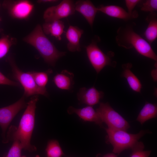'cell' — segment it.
I'll list each match as a JSON object with an SVG mask.
<instances>
[{
    "mask_svg": "<svg viewBox=\"0 0 157 157\" xmlns=\"http://www.w3.org/2000/svg\"><path fill=\"white\" fill-rule=\"evenodd\" d=\"M144 145L142 142H138L131 149L132 152L130 157H149L151 151H144Z\"/></svg>",
    "mask_w": 157,
    "mask_h": 157,
    "instance_id": "obj_24",
    "label": "cell"
},
{
    "mask_svg": "<svg viewBox=\"0 0 157 157\" xmlns=\"http://www.w3.org/2000/svg\"><path fill=\"white\" fill-rule=\"evenodd\" d=\"M2 5L13 18L19 20L26 19L33 12L34 6L27 0H5Z\"/></svg>",
    "mask_w": 157,
    "mask_h": 157,
    "instance_id": "obj_8",
    "label": "cell"
},
{
    "mask_svg": "<svg viewBox=\"0 0 157 157\" xmlns=\"http://www.w3.org/2000/svg\"><path fill=\"white\" fill-rule=\"evenodd\" d=\"M157 17L155 12L150 13L146 20L148 23L144 35L146 40L151 44L157 37Z\"/></svg>",
    "mask_w": 157,
    "mask_h": 157,
    "instance_id": "obj_18",
    "label": "cell"
},
{
    "mask_svg": "<svg viewBox=\"0 0 157 157\" xmlns=\"http://www.w3.org/2000/svg\"><path fill=\"white\" fill-rule=\"evenodd\" d=\"M104 129L107 134L106 142L113 146V153L118 155L125 150L131 149L144 135L151 133L147 130H141L138 133L134 134L122 130Z\"/></svg>",
    "mask_w": 157,
    "mask_h": 157,
    "instance_id": "obj_4",
    "label": "cell"
},
{
    "mask_svg": "<svg viewBox=\"0 0 157 157\" xmlns=\"http://www.w3.org/2000/svg\"><path fill=\"white\" fill-rule=\"evenodd\" d=\"M25 98L23 96L14 104L0 108V126L2 131L4 143H6L5 133L9 125L17 114L26 106Z\"/></svg>",
    "mask_w": 157,
    "mask_h": 157,
    "instance_id": "obj_10",
    "label": "cell"
},
{
    "mask_svg": "<svg viewBox=\"0 0 157 157\" xmlns=\"http://www.w3.org/2000/svg\"><path fill=\"white\" fill-rule=\"evenodd\" d=\"M103 157H117V155L114 153H108L104 155Z\"/></svg>",
    "mask_w": 157,
    "mask_h": 157,
    "instance_id": "obj_31",
    "label": "cell"
},
{
    "mask_svg": "<svg viewBox=\"0 0 157 157\" xmlns=\"http://www.w3.org/2000/svg\"><path fill=\"white\" fill-rule=\"evenodd\" d=\"M0 6H1V4H0Z\"/></svg>",
    "mask_w": 157,
    "mask_h": 157,
    "instance_id": "obj_34",
    "label": "cell"
},
{
    "mask_svg": "<svg viewBox=\"0 0 157 157\" xmlns=\"http://www.w3.org/2000/svg\"><path fill=\"white\" fill-rule=\"evenodd\" d=\"M142 1L140 0H126L125 2L128 10V12L131 13L135 6L139 3Z\"/></svg>",
    "mask_w": 157,
    "mask_h": 157,
    "instance_id": "obj_28",
    "label": "cell"
},
{
    "mask_svg": "<svg viewBox=\"0 0 157 157\" xmlns=\"http://www.w3.org/2000/svg\"><path fill=\"white\" fill-rule=\"evenodd\" d=\"M75 9L83 15L92 27L98 12L97 8L90 1L78 0L75 3Z\"/></svg>",
    "mask_w": 157,
    "mask_h": 157,
    "instance_id": "obj_14",
    "label": "cell"
},
{
    "mask_svg": "<svg viewBox=\"0 0 157 157\" xmlns=\"http://www.w3.org/2000/svg\"><path fill=\"white\" fill-rule=\"evenodd\" d=\"M102 122L108 128L126 131L130 127L128 122L116 111L108 103H100L96 109Z\"/></svg>",
    "mask_w": 157,
    "mask_h": 157,
    "instance_id": "obj_6",
    "label": "cell"
},
{
    "mask_svg": "<svg viewBox=\"0 0 157 157\" xmlns=\"http://www.w3.org/2000/svg\"><path fill=\"white\" fill-rule=\"evenodd\" d=\"M17 43L16 39L8 35L0 38V59L5 57L11 47Z\"/></svg>",
    "mask_w": 157,
    "mask_h": 157,
    "instance_id": "obj_21",
    "label": "cell"
},
{
    "mask_svg": "<svg viewBox=\"0 0 157 157\" xmlns=\"http://www.w3.org/2000/svg\"><path fill=\"white\" fill-rule=\"evenodd\" d=\"M103 96L102 92L99 91L94 87L81 88L77 94L78 99L81 103L91 106L99 103Z\"/></svg>",
    "mask_w": 157,
    "mask_h": 157,
    "instance_id": "obj_12",
    "label": "cell"
},
{
    "mask_svg": "<svg viewBox=\"0 0 157 157\" xmlns=\"http://www.w3.org/2000/svg\"><path fill=\"white\" fill-rule=\"evenodd\" d=\"M97 8L98 11L101 12L110 17L128 21L137 18L139 16L138 12L134 10L129 13L122 8L116 5H101Z\"/></svg>",
    "mask_w": 157,
    "mask_h": 157,
    "instance_id": "obj_11",
    "label": "cell"
},
{
    "mask_svg": "<svg viewBox=\"0 0 157 157\" xmlns=\"http://www.w3.org/2000/svg\"><path fill=\"white\" fill-rule=\"evenodd\" d=\"M75 11L73 1L64 0L58 4L47 8L44 12L43 17L45 22H49L73 15Z\"/></svg>",
    "mask_w": 157,
    "mask_h": 157,
    "instance_id": "obj_9",
    "label": "cell"
},
{
    "mask_svg": "<svg viewBox=\"0 0 157 157\" xmlns=\"http://www.w3.org/2000/svg\"><path fill=\"white\" fill-rule=\"evenodd\" d=\"M25 42L34 47L38 52L44 61L54 66L57 61L64 56L66 52L58 51L47 38L42 27L37 25L33 31L23 39Z\"/></svg>",
    "mask_w": 157,
    "mask_h": 157,
    "instance_id": "obj_3",
    "label": "cell"
},
{
    "mask_svg": "<svg viewBox=\"0 0 157 157\" xmlns=\"http://www.w3.org/2000/svg\"><path fill=\"white\" fill-rule=\"evenodd\" d=\"M151 75L154 81H156L157 80V68L152 71Z\"/></svg>",
    "mask_w": 157,
    "mask_h": 157,
    "instance_id": "obj_30",
    "label": "cell"
},
{
    "mask_svg": "<svg viewBox=\"0 0 157 157\" xmlns=\"http://www.w3.org/2000/svg\"><path fill=\"white\" fill-rule=\"evenodd\" d=\"M13 143L8 153L4 157H22L21 152L23 147L18 140L13 141Z\"/></svg>",
    "mask_w": 157,
    "mask_h": 157,
    "instance_id": "obj_25",
    "label": "cell"
},
{
    "mask_svg": "<svg viewBox=\"0 0 157 157\" xmlns=\"http://www.w3.org/2000/svg\"><path fill=\"white\" fill-rule=\"evenodd\" d=\"M51 70L46 72H31L36 84L41 88H46L48 81V76L52 72Z\"/></svg>",
    "mask_w": 157,
    "mask_h": 157,
    "instance_id": "obj_23",
    "label": "cell"
},
{
    "mask_svg": "<svg viewBox=\"0 0 157 157\" xmlns=\"http://www.w3.org/2000/svg\"><path fill=\"white\" fill-rule=\"evenodd\" d=\"M157 116L156 105L146 102L138 115L136 120L142 125L146 121L156 118Z\"/></svg>",
    "mask_w": 157,
    "mask_h": 157,
    "instance_id": "obj_20",
    "label": "cell"
},
{
    "mask_svg": "<svg viewBox=\"0 0 157 157\" xmlns=\"http://www.w3.org/2000/svg\"><path fill=\"white\" fill-rule=\"evenodd\" d=\"M67 111L69 114H76L84 121L93 122L100 126H103V122L98 114L92 106H88L79 109L70 106Z\"/></svg>",
    "mask_w": 157,
    "mask_h": 157,
    "instance_id": "obj_13",
    "label": "cell"
},
{
    "mask_svg": "<svg viewBox=\"0 0 157 157\" xmlns=\"http://www.w3.org/2000/svg\"><path fill=\"white\" fill-rule=\"evenodd\" d=\"M58 1L56 0H37V2L39 3H55Z\"/></svg>",
    "mask_w": 157,
    "mask_h": 157,
    "instance_id": "obj_29",
    "label": "cell"
},
{
    "mask_svg": "<svg viewBox=\"0 0 157 157\" xmlns=\"http://www.w3.org/2000/svg\"><path fill=\"white\" fill-rule=\"evenodd\" d=\"M93 39L86 47L88 58L92 67L98 74L106 66H114L115 62L112 61L110 53L108 55L104 53L98 47L97 43L99 40L98 37Z\"/></svg>",
    "mask_w": 157,
    "mask_h": 157,
    "instance_id": "obj_7",
    "label": "cell"
},
{
    "mask_svg": "<svg viewBox=\"0 0 157 157\" xmlns=\"http://www.w3.org/2000/svg\"><path fill=\"white\" fill-rule=\"evenodd\" d=\"M132 64L129 63L122 65L123 69L122 76L126 79L130 87L134 91L140 92L142 87V84L138 78L131 70Z\"/></svg>",
    "mask_w": 157,
    "mask_h": 157,
    "instance_id": "obj_19",
    "label": "cell"
},
{
    "mask_svg": "<svg viewBox=\"0 0 157 157\" xmlns=\"http://www.w3.org/2000/svg\"><path fill=\"white\" fill-rule=\"evenodd\" d=\"M64 22L60 20L45 22L42 27L45 34L50 35L59 40H61V36L64 32Z\"/></svg>",
    "mask_w": 157,
    "mask_h": 157,
    "instance_id": "obj_17",
    "label": "cell"
},
{
    "mask_svg": "<svg viewBox=\"0 0 157 157\" xmlns=\"http://www.w3.org/2000/svg\"><path fill=\"white\" fill-rule=\"evenodd\" d=\"M22 157H26L25 156H22ZM35 157H40V156L38 155H36Z\"/></svg>",
    "mask_w": 157,
    "mask_h": 157,
    "instance_id": "obj_32",
    "label": "cell"
},
{
    "mask_svg": "<svg viewBox=\"0 0 157 157\" xmlns=\"http://www.w3.org/2000/svg\"><path fill=\"white\" fill-rule=\"evenodd\" d=\"M83 32V30L77 26H69L66 33L68 41L67 49L69 51L74 52L81 51L80 40Z\"/></svg>",
    "mask_w": 157,
    "mask_h": 157,
    "instance_id": "obj_15",
    "label": "cell"
},
{
    "mask_svg": "<svg viewBox=\"0 0 157 157\" xmlns=\"http://www.w3.org/2000/svg\"><path fill=\"white\" fill-rule=\"evenodd\" d=\"M135 25L133 22L120 27L115 37L117 44L126 49L134 48L141 55L156 62L157 56L151 44L134 31Z\"/></svg>",
    "mask_w": 157,
    "mask_h": 157,
    "instance_id": "obj_2",
    "label": "cell"
},
{
    "mask_svg": "<svg viewBox=\"0 0 157 157\" xmlns=\"http://www.w3.org/2000/svg\"><path fill=\"white\" fill-rule=\"evenodd\" d=\"M1 18L0 17V22L1 21Z\"/></svg>",
    "mask_w": 157,
    "mask_h": 157,
    "instance_id": "obj_33",
    "label": "cell"
},
{
    "mask_svg": "<svg viewBox=\"0 0 157 157\" xmlns=\"http://www.w3.org/2000/svg\"><path fill=\"white\" fill-rule=\"evenodd\" d=\"M46 157H62L64 154L58 141L49 140L46 149Z\"/></svg>",
    "mask_w": 157,
    "mask_h": 157,
    "instance_id": "obj_22",
    "label": "cell"
},
{
    "mask_svg": "<svg viewBox=\"0 0 157 157\" xmlns=\"http://www.w3.org/2000/svg\"><path fill=\"white\" fill-rule=\"evenodd\" d=\"M141 10L143 11L152 13L157 10V0H147L140 5Z\"/></svg>",
    "mask_w": 157,
    "mask_h": 157,
    "instance_id": "obj_26",
    "label": "cell"
},
{
    "mask_svg": "<svg viewBox=\"0 0 157 157\" xmlns=\"http://www.w3.org/2000/svg\"><path fill=\"white\" fill-rule=\"evenodd\" d=\"M0 85L19 86L20 84L18 82L12 81L0 72Z\"/></svg>",
    "mask_w": 157,
    "mask_h": 157,
    "instance_id": "obj_27",
    "label": "cell"
},
{
    "mask_svg": "<svg viewBox=\"0 0 157 157\" xmlns=\"http://www.w3.org/2000/svg\"><path fill=\"white\" fill-rule=\"evenodd\" d=\"M38 100V95L33 96L27 103L19 126H11L7 133L6 143L9 140H18L23 149L29 151H36V148L31 144L35 125L36 105Z\"/></svg>",
    "mask_w": 157,
    "mask_h": 157,
    "instance_id": "obj_1",
    "label": "cell"
},
{
    "mask_svg": "<svg viewBox=\"0 0 157 157\" xmlns=\"http://www.w3.org/2000/svg\"><path fill=\"white\" fill-rule=\"evenodd\" d=\"M74 77L73 73L66 70H64L54 76L53 81L58 88L69 90L72 88L74 84Z\"/></svg>",
    "mask_w": 157,
    "mask_h": 157,
    "instance_id": "obj_16",
    "label": "cell"
},
{
    "mask_svg": "<svg viewBox=\"0 0 157 157\" xmlns=\"http://www.w3.org/2000/svg\"><path fill=\"white\" fill-rule=\"evenodd\" d=\"M8 60L13 78L22 86L24 90L23 96L25 97L38 95L48 96L46 88L40 87L36 84L31 72H23L17 67L12 58L10 57Z\"/></svg>",
    "mask_w": 157,
    "mask_h": 157,
    "instance_id": "obj_5",
    "label": "cell"
}]
</instances>
